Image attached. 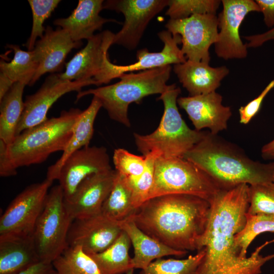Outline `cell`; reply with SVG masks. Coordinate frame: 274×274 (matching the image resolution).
Masks as SVG:
<instances>
[{"mask_svg": "<svg viewBox=\"0 0 274 274\" xmlns=\"http://www.w3.org/2000/svg\"><path fill=\"white\" fill-rule=\"evenodd\" d=\"M249 185L242 184L220 190L210 202L211 211L200 247L205 254L197 274H260L262 267L274 258L261 250L274 239L256 248L250 256L242 258L235 247V236L244 227L249 206Z\"/></svg>", "mask_w": 274, "mask_h": 274, "instance_id": "6da1fadb", "label": "cell"}, {"mask_svg": "<svg viewBox=\"0 0 274 274\" xmlns=\"http://www.w3.org/2000/svg\"><path fill=\"white\" fill-rule=\"evenodd\" d=\"M210 211L206 199L173 194L147 200L130 218L145 233L173 249L198 251Z\"/></svg>", "mask_w": 274, "mask_h": 274, "instance_id": "7a4b0ae2", "label": "cell"}, {"mask_svg": "<svg viewBox=\"0 0 274 274\" xmlns=\"http://www.w3.org/2000/svg\"><path fill=\"white\" fill-rule=\"evenodd\" d=\"M184 158L204 172L220 190L273 181L274 161L254 160L238 146L209 131Z\"/></svg>", "mask_w": 274, "mask_h": 274, "instance_id": "3957f363", "label": "cell"}, {"mask_svg": "<svg viewBox=\"0 0 274 274\" xmlns=\"http://www.w3.org/2000/svg\"><path fill=\"white\" fill-rule=\"evenodd\" d=\"M170 65L151 70L124 73L119 82L107 86L80 91L76 101L84 96L96 97L112 120L130 127L128 109L132 102L140 104L147 96L161 94L170 87L166 84L170 76Z\"/></svg>", "mask_w": 274, "mask_h": 274, "instance_id": "277c9868", "label": "cell"}, {"mask_svg": "<svg viewBox=\"0 0 274 274\" xmlns=\"http://www.w3.org/2000/svg\"><path fill=\"white\" fill-rule=\"evenodd\" d=\"M181 92L176 84L170 85L157 98L164 106L158 127L148 134L133 133L135 145L143 155L155 152L164 158H184L203 138L206 131L189 127L179 111L177 99Z\"/></svg>", "mask_w": 274, "mask_h": 274, "instance_id": "5b68a950", "label": "cell"}, {"mask_svg": "<svg viewBox=\"0 0 274 274\" xmlns=\"http://www.w3.org/2000/svg\"><path fill=\"white\" fill-rule=\"evenodd\" d=\"M82 111L71 108L56 117L26 129L8 145V154L14 166H22L44 162L52 153L63 151L72 136Z\"/></svg>", "mask_w": 274, "mask_h": 274, "instance_id": "8992f818", "label": "cell"}, {"mask_svg": "<svg viewBox=\"0 0 274 274\" xmlns=\"http://www.w3.org/2000/svg\"><path fill=\"white\" fill-rule=\"evenodd\" d=\"M220 189L204 172L184 158L158 157L148 199L173 194L195 195L210 202Z\"/></svg>", "mask_w": 274, "mask_h": 274, "instance_id": "52a82bcc", "label": "cell"}, {"mask_svg": "<svg viewBox=\"0 0 274 274\" xmlns=\"http://www.w3.org/2000/svg\"><path fill=\"white\" fill-rule=\"evenodd\" d=\"M73 221L61 187L59 185L53 187L32 233L41 261L52 263L68 247L67 235Z\"/></svg>", "mask_w": 274, "mask_h": 274, "instance_id": "ba28073f", "label": "cell"}, {"mask_svg": "<svg viewBox=\"0 0 274 274\" xmlns=\"http://www.w3.org/2000/svg\"><path fill=\"white\" fill-rule=\"evenodd\" d=\"M115 33L109 30L94 35L65 64L64 72L59 74L60 78L68 81L87 80L99 86L119 78L116 64L110 61L108 54Z\"/></svg>", "mask_w": 274, "mask_h": 274, "instance_id": "9c48e42d", "label": "cell"}, {"mask_svg": "<svg viewBox=\"0 0 274 274\" xmlns=\"http://www.w3.org/2000/svg\"><path fill=\"white\" fill-rule=\"evenodd\" d=\"M52 183L46 179L29 185L11 201L0 218V236L32 235Z\"/></svg>", "mask_w": 274, "mask_h": 274, "instance_id": "30bf717a", "label": "cell"}, {"mask_svg": "<svg viewBox=\"0 0 274 274\" xmlns=\"http://www.w3.org/2000/svg\"><path fill=\"white\" fill-rule=\"evenodd\" d=\"M165 26L173 36H180L181 49L187 60L209 63L210 48L218 39L216 14H197L184 19H169Z\"/></svg>", "mask_w": 274, "mask_h": 274, "instance_id": "8fae6325", "label": "cell"}, {"mask_svg": "<svg viewBox=\"0 0 274 274\" xmlns=\"http://www.w3.org/2000/svg\"><path fill=\"white\" fill-rule=\"evenodd\" d=\"M223 9L218 16V39L214 44L216 55L224 60L242 59L248 54L239 28L246 16L252 12H260L254 0H222Z\"/></svg>", "mask_w": 274, "mask_h": 274, "instance_id": "7c38bea8", "label": "cell"}, {"mask_svg": "<svg viewBox=\"0 0 274 274\" xmlns=\"http://www.w3.org/2000/svg\"><path fill=\"white\" fill-rule=\"evenodd\" d=\"M169 0H108L104 9L121 13L124 21L115 34L113 44L132 50L138 46L150 21L166 7Z\"/></svg>", "mask_w": 274, "mask_h": 274, "instance_id": "4fadbf2b", "label": "cell"}, {"mask_svg": "<svg viewBox=\"0 0 274 274\" xmlns=\"http://www.w3.org/2000/svg\"><path fill=\"white\" fill-rule=\"evenodd\" d=\"M90 85L93 83L87 80H63L59 74L54 73L48 76L34 94L26 97L16 136L23 130L46 121L49 110L62 96L72 91L78 93L81 91L82 87Z\"/></svg>", "mask_w": 274, "mask_h": 274, "instance_id": "5bb4252c", "label": "cell"}, {"mask_svg": "<svg viewBox=\"0 0 274 274\" xmlns=\"http://www.w3.org/2000/svg\"><path fill=\"white\" fill-rule=\"evenodd\" d=\"M122 231L119 222L100 212L73 220L68 233V246H79L88 255L100 253L110 247Z\"/></svg>", "mask_w": 274, "mask_h": 274, "instance_id": "9a60e30c", "label": "cell"}, {"mask_svg": "<svg viewBox=\"0 0 274 274\" xmlns=\"http://www.w3.org/2000/svg\"><path fill=\"white\" fill-rule=\"evenodd\" d=\"M110 161L102 146H88L72 154L63 164L57 179L64 199H70L88 176L112 169Z\"/></svg>", "mask_w": 274, "mask_h": 274, "instance_id": "2e32d148", "label": "cell"}, {"mask_svg": "<svg viewBox=\"0 0 274 274\" xmlns=\"http://www.w3.org/2000/svg\"><path fill=\"white\" fill-rule=\"evenodd\" d=\"M222 100V96L214 91L179 97L177 104L186 112L195 129L208 128L211 133L218 134L227 129L232 116L230 107L224 106Z\"/></svg>", "mask_w": 274, "mask_h": 274, "instance_id": "e0dca14e", "label": "cell"}, {"mask_svg": "<svg viewBox=\"0 0 274 274\" xmlns=\"http://www.w3.org/2000/svg\"><path fill=\"white\" fill-rule=\"evenodd\" d=\"M116 175V171L112 168L92 174L79 185L70 199L64 198L66 208L73 220L101 212Z\"/></svg>", "mask_w": 274, "mask_h": 274, "instance_id": "ac0fdd59", "label": "cell"}, {"mask_svg": "<svg viewBox=\"0 0 274 274\" xmlns=\"http://www.w3.org/2000/svg\"><path fill=\"white\" fill-rule=\"evenodd\" d=\"M82 44V42L74 41L62 28L58 27L53 29L48 26L43 36L37 41L32 50L39 65L29 86L33 85L46 73L54 74L60 71L68 54Z\"/></svg>", "mask_w": 274, "mask_h": 274, "instance_id": "d6986e66", "label": "cell"}, {"mask_svg": "<svg viewBox=\"0 0 274 274\" xmlns=\"http://www.w3.org/2000/svg\"><path fill=\"white\" fill-rule=\"evenodd\" d=\"M104 2L103 0H80L68 17L57 19L53 24L65 30L75 42L88 40L94 36L96 30H101L104 24L111 22L120 23L115 19L100 16Z\"/></svg>", "mask_w": 274, "mask_h": 274, "instance_id": "ffe728a7", "label": "cell"}, {"mask_svg": "<svg viewBox=\"0 0 274 274\" xmlns=\"http://www.w3.org/2000/svg\"><path fill=\"white\" fill-rule=\"evenodd\" d=\"M173 70L189 96L216 91L229 73L225 65L212 67L208 63L187 59L184 63L175 64Z\"/></svg>", "mask_w": 274, "mask_h": 274, "instance_id": "44dd1931", "label": "cell"}, {"mask_svg": "<svg viewBox=\"0 0 274 274\" xmlns=\"http://www.w3.org/2000/svg\"><path fill=\"white\" fill-rule=\"evenodd\" d=\"M40 261L32 235L0 236V274H16Z\"/></svg>", "mask_w": 274, "mask_h": 274, "instance_id": "7402d4cb", "label": "cell"}, {"mask_svg": "<svg viewBox=\"0 0 274 274\" xmlns=\"http://www.w3.org/2000/svg\"><path fill=\"white\" fill-rule=\"evenodd\" d=\"M158 36L164 44L162 50L157 52H150L147 48L139 50L136 54V62L125 65L116 64L119 77L128 72L151 70L172 64L175 65L187 60L178 46L181 43L180 36H173L166 30L160 31Z\"/></svg>", "mask_w": 274, "mask_h": 274, "instance_id": "603a6c76", "label": "cell"}, {"mask_svg": "<svg viewBox=\"0 0 274 274\" xmlns=\"http://www.w3.org/2000/svg\"><path fill=\"white\" fill-rule=\"evenodd\" d=\"M119 223L134 249V256L131 258L134 269L142 270L155 259L169 255L183 256L188 252L173 249L149 236L136 226L130 217Z\"/></svg>", "mask_w": 274, "mask_h": 274, "instance_id": "cb8c5ba5", "label": "cell"}, {"mask_svg": "<svg viewBox=\"0 0 274 274\" xmlns=\"http://www.w3.org/2000/svg\"><path fill=\"white\" fill-rule=\"evenodd\" d=\"M101 107L100 101L93 96L90 105L82 111L61 156L54 164L48 167L46 179L52 182L57 180L60 169L67 158L76 151L89 146L93 134L94 121Z\"/></svg>", "mask_w": 274, "mask_h": 274, "instance_id": "d4e9b609", "label": "cell"}, {"mask_svg": "<svg viewBox=\"0 0 274 274\" xmlns=\"http://www.w3.org/2000/svg\"><path fill=\"white\" fill-rule=\"evenodd\" d=\"M25 86L21 82L14 83L0 99V140L7 145L11 144L16 136L24 108L23 93Z\"/></svg>", "mask_w": 274, "mask_h": 274, "instance_id": "484cf974", "label": "cell"}, {"mask_svg": "<svg viewBox=\"0 0 274 274\" xmlns=\"http://www.w3.org/2000/svg\"><path fill=\"white\" fill-rule=\"evenodd\" d=\"M131 241L123 230L117 240L105 251L89 255L100 274H122L134 269L129 255Z\"/></svg>", "mask_w": 274, "mask_h": 274, "instance_id": "4316f807", "label": "cell"}, {"mask_svg": "<svg viewBox=\"0 0 274 274\" xmlns=\"http://www.w3.org/2000/svg\"><path fill=\"white\" fill-rule=\"evenodd\" d=\"M136 210L127 177L116 172L113 187L102 204L101 212L110 219L120 222L130 217Z\"/></svg>", "mask_w": 274, "mask_h": 274, "instance_id": "83f0119b", "label": "cell"}, {"mask_svg": "<svg viewBox=\"0 0 274 274\" xmlns=\"http://www.w3.org/2000/svg\"><path fill=\"white\" fill-rule=\"evenodd\" d=\"M7 47L13 51L14 57L9 62L1 60L0 73L13 83L21 82L29 85L39 65L33 51L22 50L16 45H8Z\"/></svg>", "mask_w": 274, "mask_h": 274, "instance_id": "f1b7e54d", "label": "cell"}, {"mask_svg": "<svg viewBox=\"0 0 274 274\" xmlns=\"http://www.w3.org/2000/svg\"><path fill=\"white\" fill-rule=\"evenodd\" d=\"M52 263L57 274H100L93 259L79 246H68Z\"/></svg>", "mask_w": 274, "mask_h": 274, "instance_id": "f546056e", "label": "cell"}, {"mask_svg": "<svg viewBox=\"0 0 274 274\" xmlns=\"http://www.w3.org/2000/svg\"><path fill=\"white\" fill-rule=\"evenodd\" d=\"M265 232H274V214L247 213L245 225L235 236V247L239 256L247 257L250 244L256 236Z\"/></svg>", "mask_w": 274, "mask_h": 274, "instance_id": "4dcf8cb0", "label": "cell"}, {"mask_svg": "<svg viewBox=\"0 0 274 274\" xmlns=\"http://www.w3.org/2000/svg\"><path fill=\"white\" fill-rule=\"evenodd\" d=\"M205 254L203 248L184 259L159 258L152 262L140 274H197L198 267Z\"/></svg>", "mask_w": 274, "mask_h": 274, "instance_id": "1f68e13d", "label": "cell"}, {"mask_svg": "<svg viewBox=\"0 0 274 274\" xmlns=\"http://www.w3.org/2000/svg\"><path fill=\"white\" fill-rule=\"evenodd\" d=\"M221 1L169 0L165 15L170 19H181L197 14H216Z\"/></svg>", "mask_w": 274, "mask_h": 274, "instance_id": "d6a6232c", "label": "cell"}, {"mask_svg": "<svg viewBox=\"0 0 274 274\" xmlns=\"http://www.w3.org/2000/svg\"><path fill=\"white\" fill-rule=\"evenodd\" d=\"M145 156L146 166L143 174L137 177H127L132 189L133 204L136 209L148 199L154 182L155 161L159 157L155 152H151Z\"/></svg>", "mask_w": 274, "mask_h": 274, "instance_id": "836d02e7", "label": "cell"}, {"mask_svg": "<svg viewBox=\"0 0 274 274\" xmlns=\"http://www.w3.org/2000/svg\"><path fill=\"white\" fill-rule=\"evenodd\" d=\"M32 14V25L30 37L24 45L28 51L33 50L37 39L41 38L46 28L44 23L61 2L59 0H28Z\"/></svg>", "mask_w": 274, "mask_h": 274, "instance_id": "e575fe53", "label": "cell"}, {"mask_svg": "<svg viewBox=\"0 0 274 274\" xmlns=\"http://www.w3.org/2000/svg\"><path fill=\"white\" fill-rule=\"evenodd\" d=\"M249 198L248 214H274V183L272 182L249 185Z\"/></svg>", "mask_w": 274, "mask_h": 274, "instance_id": "d590c367", "label": "cell"}, {"mask_svg": "<svg viewBox=\"0 0 274 274\" xmlns=\"http://www.w3.org/2000/svg\"><path fill=\"white\" fill-rule=\"evenodd\" d=\"M115 170L126 177H137L144 172L146 159L144 155L139 156L122 148L116 149L113 155Z\"/></svg>", "mask_w": 274, "mask_h": 274, "instance_id": "8d00e7d4", "label": "cell"}, {"mask_svg": "<svg viewBox=\"0 0 274 274\" xmlns=\"http://www.w3.org/2000/svg\"><path fill=\"white\" fill-rule=\"evenodd\" d=\"M274 88V79L264 88L256 98L238 109L239 122L243 124H248L258 113L263 100L268 93Z\"/></svg>", "mask_w": 274, "mask_h": 274, "instance_id": "74e56055", "label": "cell"}, {"mask_svg": "<svg viewBox=\"0 0 274 274\" xmlns=\"http://www.w3.org/2000/svg\"><path fill=\"white\" fill-rule=\"evenodd\" d=\"M17 168L14 166L8 154V145L0 140V176L9 177L16 175Z\"/></svg>", "mask_w": 274, "mask_h": 274, "instance_id": "f35d334b", "label": "cell"}, {"mask_svg": "<svg viewBox=\"0 0 274 274\" xmlns=\"http://www.w3.org/2000/svg\"><path fill=\"white\" fill-rule=\"evenodd\" d=\"M260 12L263 16V21L268 28L274 27V0H255Z\"/></svg>", "mask_w": 274, "mask_h": 274, "instance_id": "ab89813d", "label": "cell"}, {"mask_svg": "<svg viewBox=\"0 0 274 274\" xmlns=\"http://www.w3.org/2000/svg\"><path fill=\"white\" fill-rule=\"evenodd\" d=\"M244 39L248 41V48L261 47L269 41H273L274 44V27L262 33L245 36Z\"/></svg>", "mask_w": 274, "mask_h": 274, "instance_id": "60d3db41", "label": "cell"}, {"mask_svg": "<svg viewBox=\"0 0 274 274\" xmlns=\"http://www.w3.org/2000/svg\"><path fill=\"white\" fill-rule=\"evenodd\" d=\"M16 274H57L52 263L40 261Z\"/></svg>", "mask_w": 274, "mask_h": 274, "instance_id": "b9f144b4", "label": "cell"}, {"mask_svg": "<svg viewBox=\"0 0 274 274\" xmlns=\"http://www.w3.org/2000/svg\"><path fill=\"white\" fill-rule=\"evenodd\" d=\"M261 152L263 159L274 161V139L262 147Z\"/></svg>", "mask_w": 274, "mask_h": 274, "instance_id": "7bdbcfd3", "label": "cell"}, {"mask_svg": "<svg viewBox=\"0 0 274 274\" xmlns=\"http://www.w3.org/2000/svg\"><path fill=\"white\" fill-rule=\"evenodd\" d=\"M14 84L9 79L0 73V99L7 93Z\"/></svg>", "mask_w": 274, "mask_h": 274, "instance_id": "ee69618b", "label": "cell"}, {"mask_svg": "<svg viewBox=\"0 0 274 274\" xmlns=\"http://www.w3.org/2000/svg\"><path fill=\"white\" fill-rule=\"evenodd\" d=\"M133 269L130 270L128 272H127L126 274H133Z\"/></svg>", "mask_w": 274, "mask_h": 274, "instance_id": "f6af8a7d", "label": "cell"}, {"mask_svg": "<svg viewBox=\"0 0 274 274\" xmlns=\"http://www.w3.org/2000/svg\"><path fill=\"white\" fill-rule=\"evenodd\" d=\"M272 182L274 183V176H273Z\"/></svg>", "mask_w": 274, "mask_h": 274, "instance_id": "bcb514c9", "label": "cell"}]
</instances>
